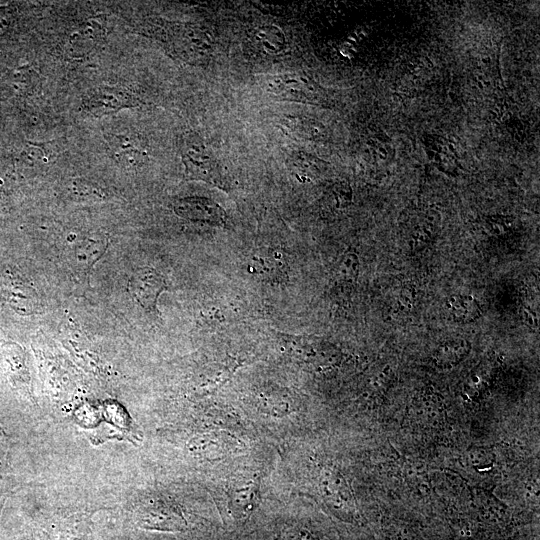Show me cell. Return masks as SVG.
Here are the masks:
<instances>
[{"label": "cell", "mask_w": 540, "mask_h": 540, "mask_svg": "<svg viewBox=\"0 0 540 540\" xmlns=\"http://www.w3.org/2000/svg\"><path fill=\"white\" fill-rule=\"evenodd\" d=\"M181 157L188 178L205 181L223 190L228 188L218 162L197 136L189 134L183 139Z\"/></svg>", "instance_id": "1"}, {"label": "cell", "mask_w": 540, "mask_h": 540, "mask_svg": "<svg viewBox=\"0 0 540 540\" xmlns=\"http://www.w3.org/2000/svg\"><path fill=\"white\" fill-rule=\"evenodd\" d=\"M172 44L174 50L186 60L201 61L210 54L213 38L206 30L187 25L174 30Z\"/></svg>", "instance_id": "2"}, {"label": "cell", "mask_w": 540, "mask_h": 540, "mask_svg": "<svg viewBox=\"0 0 540 540\" xmlns=\"http://www.w3.org/2000/svg\"><path fill=\"white\" fill-rule=\"evenodd\" d=\"M174 211L180 217L213 226H224L226 223L224 209L213 200L204 197L179 199L174 204Z\"/></svg>", "instance_id": "3"}, {"label": "cell", "mask_w": 540, "mask_h": 540, "mask_svg": "<svg viewBox=\"0 0 540 540\" xmlns=\"http://www.w3.org/2000/svg\"><path fill=\"white\" fill-rule=\"evenodd\" d=\"M129 287L136 300L146 309L154 310L160 293L166 288L162 275L150 267L138 270L130 279Z\"/></svg>", "instance_id": "4"}, {"label": "cell", "mask_w": 540, "mask_h": 540, "mask_svg": "<svg viewBox=\"0 0 540 540\" xmlns=\"http://www.w3.org/2000/svg\"><path fill=\"white\" fill-rule=\"evenodd\" d=\"M84 108L90 113L101 116L115 112L124 107L136 105L133 95L118 89L99 88L84 99Z\"/></svg>", "instance_id": "5"}, {"label": "cell", "mask_w": 540, "mask_h": 540, "mask_svg": "<svg viewBox=\"0 0 540 540\" xmlns=\"http://www.w3.org/2000/svg\"><path fill=\"white\" fill-rule=\"evenodd\" d=\"M105 37V29L100 22L91 19L85 22L70 37L69 47L75 56L83 55L96 48Z\"/></svg>", "instance_id": "6"}, {"label": "cell", "mask_w": 540, "mask_h": 540, "mask_svg": "<svg viewBox=\"0 0 540 540\" xmlns=\"http://www.w3.org/2000/svg\"><path fill=\"white\" fill-rule=\"evenodd\" d=\"M449 316L458 323H471L481 316V308L477 300L466 294H456L446 300Z\"/></svg>", "instance_id": "7"}, {"label": "cell", "mask_w": 540, "mask_h": 540, "mask_svg": "<svg viewBox=\"0 0 540 540\" xmlns=\"http://www.w3.org/2000/svg\"><path fill=\"white\" fill-rule=\"evenodd\" d=\"M267 88L277 96L296 101L305 95L306 82L293 74L278 75L268 80Z\"/></svg>", "instance_id": "8"}, {"label": "cell", "mask_w": 540, "mask_h": 540, "mask_svg": "<svg viewBox=\"0 0 540 540\" xmlns=\"http://www.w3.org/2000/svg\"><path fill=\"white\" fill-rule=\"evenodd\" d=\"M252 40L258 48L268 54H277L285 48L283 32L274 25H262L254 29Z\"/></svg>", "instance_id": "9"}, {"label": "cell", "mask_w": 540, "mask_h": 540, "mask_svg": "<svg viewBox=\"0 0 540 540\" xmlns=\"http://www.w3.org/2000/svg\"><path fill=\"white\" fill-rule=\"evenodd\" d=\"M109 142L113 154L118 160L126 158L135 162L140 161L142 157L147 155L140 139L133 135L114 136Z\"/></svg>", "instance_id": "10"}, {"label": "cell", "mask_w": 540, "mask_h": 540, "mask_svg": "<svg viewBox=\"0 0 540 540\" xmlns=\"http://www.w3.org/2000/svg\"><path fill=\"white\" fill-rule=\"evenodd\" d=\"M469 344L463 339H451L442 343L434 354V360L441 366L459 363L468 353Z\"/></svg>", "instance_id": "11"}, {"label": "cell", "mask_w": 540, "mask_h": 540, "mask_svg": "<svg viewBox=\"0 0 540 540\" xmlns=\"http://www.w3.org/2000/svg\"><path fill=\"white\" fill-rule=\"evenodd\" d=\"M144 520L148 525L157 528L179 529L182 526L183 518L171 508L154 507L146 512Z\"/></svg>", "instance_id": "12"}, {"label": "cell", "mask_w": 540, "mask_h": 540, "mask_svg": "<svg viewBox=\"0 0 540 540\" xmlns=\"http://www.w3.org/2000/svg\"><path fill=\"white\" fill-rule=\"evenodd\" d=\"M342 479L336 475H326L322 483L324 496L333 502V504H340L339 507L343 504L348 505L350 502V493Z\"/></svg>", "instance_id": "13"}, {"label": "cell", "mask_w": 540, "mask_h": 540, "mask_svg": "<svg viewBox=\"0 0 540 540\" xmlns=\"http://www.w3.org/2000/svg\"><path fill=\"white\" fill-rule=\"evenodd\" d=\"M254 488L248 487L237 491L232 501L233 511L238 517L247 516L254 507Z\"/></svg>", "instance_id": "14"}, {"label": "cell", "mask_w": 540, "mask_h": 540, "mask_svg": "<svg viewBox=\"0 0 540 540\" xmlns=\"http://www.w3.org/2000/svg\"><path fill=\"white\" fill-rule=\"evenodd\" d=\"M358 265L357 256L353 253H347L339 260L337 273L342 279L351 281L357 276Z\"/></svg>", "instance_id": "15"}, {"label": "cell", "mask_w": 540, "mask_h": 540, "mask_svg": "<svg viewBox=\"0 0 540 540\" xmlns=\"http://www.w3.org/2000/svg\"><path fill=\"white\" fill-rule=\"evenodd\" d=\"M8 447L5 440V435L0 429V502L6 491L7 484V467H8Z\"/></svg>", "instance_id": "16"}]
</instances>
